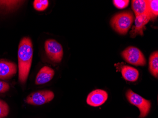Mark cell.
Masks as SVG:
<instances>
[{
	"label": "cell",
	"instance_id": "cell-1",
	"mask_svg": "<svg viewBox=\"0 0 158 118\" xmlns=\"http://www.w3.org/2000/svg\"><path fill=\"white\" fill-rule=\"evenodd\" d=\"M33 49L31 40L24 37L20 40L18 51L19 80L21 83L26 82L32 62Z\"/></svg>",
	"mask_w": 158,
	"mask_h": 118
},
{
	"label": "cell",
	"instance_id": "cell-2",
	"mask_svg": "<svg viewBox=\"0 0 158 118\" xmlns=\"http://www.w3.org/2000/svg\"><path fill=\"white\" fill-rule=\"evenodd\" d=\"M134 15L131 11H125L115 14L110 20L112 28L118 33L127 34L133 24Z\"/></svg>",
	"mask_w": 158,
	"mask_h": 118
},
{
	"label": "cell",
	"instance_id": "cell-3",
	"mask_svg": "<svg viewBox=\"0 0 158 118\" xmlns=\"http://www.w3.org/2000/svg\"><path fill=\"white\" fill-rule=\"evenodd\" d=\"M126 97L130 104L136 106L139 109L140 118H144L149 114L151 107V103L150 101L143 98L131 89L127 91Z\"/></svg>",
	"mask_w": 158,
	"mask_h": 118
},
{
	"label": "cell",
	"instance_id": "cell-4",
	"mask_svg": "<svg viewBox=\"0 0 158 118\" xmlns=\"http://www.w3.org/2000/svg\"><path fill=\"white\" fill-rule=\"evenodd\" d=\"M121 55L127 63L131 64L137 66H143L146 64V61L144 55L135 47H128L122 51Z\"/></svg>",
	"mask_w": 158,
	"mask_h": 118
},
{
	"label": "cell",
	"instance_id": "cell-5",
	"mask_svg": "<svg viewBox=\"0 0 158 118\" xmlns=\"http://www.w3.org/2000/svg\"><path fill=\"white\" fill-rule=\"evenodd\" d=\"M45 49L47 56L54 63L62 61L64 55L63 47L58 42L54 39H48L45 43Z\"/></svg>",
	"mask_w": 158,
	"mask_h": 118
},
{
	"label": "cell",
	"instance_id": "cell-6",
	"mask_svg": "<svg viewBox=\"0 0 158 118\" xmlns=\"http://www.w3.org/2000/svg\"><path fill=\"white\" fill-rule=\"evenodd\" d=\"M55 97L54 93L50 90H40L28 95L26 102L31 105H41L49 103Z\"/></svg>",
	"mask_w": 158,
	"mask_h": 118
},
{
	"label": "cell",
	"instance_id": "cell-7",
	"mask_svg": "<svg viewBox=\"0 0 158 118\" xmlns=\"http://www.w3.org/2000/svg\"><path fill=\"white\" fill-rule=\"evenodd\" d=\"M107 98L108 94L106 91L102 89H96L89 94L86 102L90 106L98 107L104 104Z\"/></svg>",
	"mask_w": 158,
	"mask_h": 118
},
{
	"label": "cell",
	"instance_id": "cell-8",
	"mask_svg": "<svg viewBox=\"0 0 158 118\" xmlns=\"http://www.w3.org/2000/svg\"><path fill=\"white\" fill-rule=\"evenodd\" d=\"M17 71L16 64L4 59H0V79H7L13 77Z\"/></svg>",
	"mask_w": 158,
	"mask_h": 118
},
{
	"label": "cell",
	"instance_id": "cell-9",
	"mask_svg": "<svg viewBox=\"0 0 158 118\" xmlns=\"http://www.w3.org/2000/svg\"><path fill=\"white\" fill-rule=\"evenodd\" d=\"M150 20H151V18L147 15H141L136 16L135 26L130 33L131 38H135L137 35H143L145 25Z\"/></svg>",
	"mask_w": 158,
	"mask_h": 118
},
{
	"label": "cell",
	"instance_id": "cell-10",
	"mask_svg": "<svg viewBox=\"0 0 158 118\" xmlns=\"http://www.w3.org/2000/svg\"><path fill=\"white\" fill-rule=\"evenodd\" d=\"M55 75V71L50 67L45 66L42 67L37 74L35 80V84L37 85H43L49 82Z\"/></svg>",
	"mask_w": 158,
	"mask_h": 118
},
{
	"label": "cell",
	"instance_id": "cell-11",
	"mask_svg": "<svg viewBox=\"0 0 158 118\" xmlns=\"http://www.w3.org/2000/svg\"><path fill=\"white\" fill-rule=\"evenodd\" d=\"M132 8L135 16L141 15H147L149 16L148 0H133Z\"/></svg>",
	"mask_w": 158,
	"mask_h": 118
},
{
	"label": "cell",
	"instance_id": "cell-12",
	"mask_svg": "<svg viewBox=\"0 0 158 118\" xmlns=\"http://www.w3.org/2000/svg\"><path fill=\"white\" fill-rule=\"evenodd\" d=\"M121 73L124 79L130 82H135L139 77L138 70L129 66H123L121 68Z\"/></svg>",
	"mask_w": 158,
	"mask_h": 118
},
{
	"label": "cell",
	"instance_id": "cell-13",
	"mask_svg": "<svg viewBox=\"0 0 158 118\" xmlns=\"http://www.w3.org/2000/svg\"><path fill=\"white\" fill-rule=\"evenodd\" d=\"M23 1H0V11L9 12L18 8L23 3Z\"/></svg>",
	"mask_w": 158,
	"mask_h": 118
},
{
	"label": "cell",
	"instance_id": "cell-14",
	"mask_svg": "<svg viewBox=\"0 0 158 118\" xmlns=\"http://www.w3.org/2000/svg\"><path fill=\"white\" fill-rule=\"evenodd\" d=\"M149 71L155 78L158 76V51H154L149 58Z\"/></svg>",
	"mask_w": 158,
	"mask_h": 118
},
{
	"label": "cell",
	"instance_id": "cell-15",
	"mask_svg": "<svg viewBox=\"0 0 158 118\" xmlns=\"http://www.w3.org/2000/svg\"><path fill=\"white\" fill-rule=\"evenodd\" d=\"M149 15L151 20H154L158 15V1L157 0H148Z\"/></svg>",
	"mask_w": 158,
	"mask_h": 118
},
{
	"label": "cell",
	"instance_id": "cell-16",
	"mask_svg": "<svg viewBox=\"0 0 158 118\" xmlns=\"http://www.w3.org/2000/svg\"><path fill=\"white\" fill-rule=\"evenodd\" d=\"M48 5V0H35L33 2L34 8L39 11L46 10Z\"/></svg>",
	"mask_w": 158,
	"mask_h": 118
},
{
	"label": "cell",
	"instance_id": "cell-17",
	"mask_svg": "<svg viewBox=\"0 0 158 118\" xmlns=\"http://www.w3.org/2000/svg\"><path fill=\"white\" fill-rule=\"evenodd\" d=\"M9 107L6 102L0 99V118H4L8 115Z\"/></svg>",
	"mask_w": 158,
	"mask_h": 118
},
{
	"label": "cell",
	"instance_id": "cell-18",
	"mask_svg": "<svg viewBox=\"0 0 158 118\" xmlns=\"http://www.w3.org/2000/svg\"><path fill=\"white\" fill-rule=\"evenodd\" d=\"M113 2L117 8L123 9L127 7L129 3V1L128 0H114L113 1Z\"/></svg>",
	"mask_w": 158,
	"mask_h": 118
},
{
	"label": "cell",
	"instance_id": "cell-19",
	"mask_svg": "<svg viewBox=\"0 0 158 118\" xmlns=\"http://www.w3.org/2000/svg\"><path fill=\"white\" fill-rule=\"evenodd\" d=\"M9 89L10 86L8 83L0 80V93H5Z\"/></svg>",
	"mask_w": 158,
	"mask_h": 118
}]
</instances>
